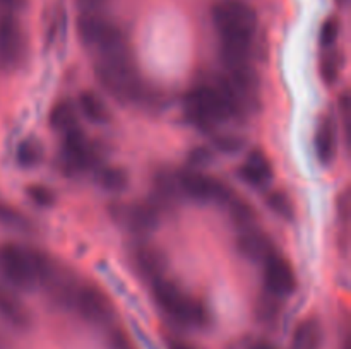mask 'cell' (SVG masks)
Here are the masks:
<instances>
[{
	"mask_svg": "<svg viewBox=\"0 0 351 349\" xmlns=\"http://www.w3.org/2000/svg\"><path fill=\"white\" fill-rule=\"evenodd\" d=\"M184 112L189 122L197 129L209 130L223 120L237 115L240 108L225 86L218 81L216 84L201 82L189 89L184 99Z\"/></svg>",
	"mask_w": 351,
	"mask_h": 349,
	"instance_id": "cell-1",
	"label": "cell"
},
{
	"mask_svg": "<svg viewBox=\"0 0 351 349\" xmlns=\"http://www.w3.org/2000/svg\"><path fill=\"white\" fill-rule=\"evenodd\" d=\"M96 75L103 88L123 101H146L149 98L146 84L137 74L130 51L99 57Z\"/></svg>",
	"mask_w": 351,
	"mask_h": 349,
	"instance_id": "cell-2",
	"label": "cell"
},
{
	"mask_svg": "<svg viewBox=\"0 0 351 349\" xmlns=\"http://www.w3.org/2000/svg\"><path fill=\"white\" fill-rule=\"evenodd\" d=\"M0 272L10 284L27 289L33 284L50 279L53 267L40 252L16 243H5L0 246Z\"/></svg>",
	"mask_w": 351,
	"mask_h": 349,
	"instance_id": "cell-3",
	"label": "cell"
},
{
	"mask_svg": "<svg viewBox=\"0 0 351 349\" xmlns=\"http://www.w3.org/2000/svg\"><path fill=\"white\" fill-rule=\"evenodd\" d=\"M153 294L156 303L180 324L189 327H202L208 324V310L201 301L187 296L180 287L165 277L153 281Z\"/></svg>",
	"mask_w": 351,
	"mask_h": 349,
	"instance_id": "cell-4",
	"label": "cell"
},
{
	"mask_svg": "<svg viewBox=\"0 0 351 349\" xmlns=\"http://www.w3.org/2000/svg\"><path fill=\"white\" fill-rule=\"evenodd\" d=\"M77 29L81 40L89 47L96 48L99 57L130 50L122 29L115 23L98 14V10L82 12V16L79 17Z\"/></svg>",
	"mask_w": 351,
	"mask_h": 349,
	"instance_id": "cell-5",
	"label": "cell"
},
{
	"mask_svg": "<svg viewBox=\"0 0 351 349\" xmlns=\"http://www.w3.org/2000/svg\"><path fill=\"white\" fill-rule=\"evenodd\" d=\"M213 23L221 40H252L257 16L252 7L237 0H225L213 7Z\"/></svg>",
	"mask_w": 351,
	"mask_h": 349,
	"instance_id": "cell-6",
	"label": "cell"
},
{
	"mask_svg": "<svg viewBox=\"0 0 351 349\" xmlns=\"http://www.w3.org/2000/svg\"><path fill=\"white\" fill-rule=\"evenodd\" d=\"M180 192L199 202H221L226 204L233 197L228 185L201 173L199 170H187L178 174Z\"/></svg>",
	"mask_w": 351,
	"mask_h": 349,
	"instance_id": "cell-7",
	"label": "cell"
},
{
	"mask_svg": "<svg viewBox=\"0 0 351 349\" xmlns=\"http://www.w3.org/2000/svg\"><path fill=\"white\" fill-rule=\"evenodd\" d=\"M71 305L77 308L79 313L93 324H106L113 317V305L110 298L93 284L75 286Z\"/></svg>",
	"mask_w": 351,
	"mask_h": 349,
	"instance_id": "cell-8",
	"label": "cell"
},
{
	"mask_svg": "<svg viewBox=\"0 0 351 349\" xmlns=\"http://www.w3.org/2000/svg\"><path fill=\"white\" fill-rule=\"evenodd\" d=\"M264 284L271 296L285 298L297 289V276L285 257L276 252L264 260Z\"/></svg>",
	"mask_w": 351,
	"mask_h": 349,
	"instance_id": "cell-9",
	"label": "cell"
},
{
	"mask_svg": "<svg viewBox=\"0 0 351 349\" xmlns=\"http://www.w3.org/2000/svg\"><path fill=\"white\" fill-rule=\"evenodd\" d=\"M24 55V36L21 24L12 14L0 17V64L14 68L21 64Z\"/></svg>",
	"mask_w": 351,
	"mask_h": 349,
	"instance_id": "cell-10",
	"label": "cell"
},
{
	"mask_svg": "<svg viewBox=\"0 0 351 349\" xmlns=\"http://www.w3.org/2000/svg\"><path fill=\"white\" fill-rule=\"evenodd\" d=\"M64 144H62V154H64V164L69 171L88 170L95 164L96 153L91 144L86 140L79 129H72L62 133Z\"/></svg>",
	"mask_w": 351,
	"mask_h": 349,
	"instance_id": "cell-11",
	"label": "cell"
},
{
	"mask_svg": "<svg viewBox=\"0 0 351 349\" xmlns=\"http://www.w3.org/2000/svg\"><path fill=\"white\" fill-rule=\"evenodd\" d=\"M160 214L161 209L153 201H144L129 205L122 216L132 231L149 233L160 222Z\"/></svg>",
	"mask_w": 351,
	"mask_h": 349,
	"instance_id": "cell-12",
	"label": "cell"
},
{
	"mask_svg": "<svg viewBox=\"0 0 351 349\" xmlns=\"http://www.w3.org/2000/svg\"><path fill=\"white\" fill-rule=\"evenodd\" d=\"M240 178L252 187H266L273 178V166L271 161L263 151L256 149L245 157L239 170Z\"/></svg>",
	"mask_w": 351,
	"mask_h": 349,
	"instance_id": "cell-13",
	"label": "cell"
},
{
	"mask_svg": "<svg viewBox=\"0 0 351 349\" xmlns=\"http://www.w3.org/2000/svg\"><path fill=\"white\" fill-rule=\"evenodd\" d=\"M237 246L245 259L254 260V262H264L267 257L274 253V246L269 236L254 228L243 229L242 236L237 242Z\"/></svg>",
	"mask_w": 351,
	"mask_h": 349,
	"instance_id": "cell-14",
	"label": "cell"
},
{
	"mask_svg": "<svg viewBox=\"0 0 351 349\" xmlns=\"http://www.w3.org/2000/svg\"><path fill=\"white\" fill-rule=\"evenodd\" d=\"M0 315L14 327L24 328L29 325V313L26 307L10 291L0 287Z\"/></svg>",
	"mask_w": 351,
	"mask_h": 349,
	"instance_id": "cell-15",
	"label": "cell"
},
{
	"mask_svg": "<svg viewBox=\"0 0 351 349\" xmlns=\"http://www.w3.org/2000/svg\"><path fill=\"white\" fill-rule=\"evenodd\" d=\"M134 262H136L137 270L143 274L146 279L156 281L158 277H163L161 272L165 269V259L156 248H151V246H143L136 252L134 255Z\"/></svg>",
	"mask_w": 351,
	"mask_h": 349,
	"instance_id": "cell-16",
	"label": "cell"
},
{
	"mask_svg": "<svg viewBox=\"0 0 351 349\" xmlns=\"http://www.w3.org/2000/svg\"><path fill=\"white\" fill-rule=\"evenodd\" d=\"M322 342V327L315 318L300 322L293 332L291 349H319Z\"/></svg>",
	"mask_w": 351,
	"mask_h": 349,
	"instance_id": "cell-17",
	"label": "cell"
},
{
	"mask_svg": "<svg viewBox=\"0 0 351 349\" xmlns=\"http://www.w3.org/2000/svg\"><path fill=\"white\" fill-rule=\"evenodd\" d=\"M315 151L322 164L332 163L336 157V129L329 120L321 123L315 133Z\"/></svg>",
	"mask_w": 351,
	"mask_h": 349,
	"instance_id": "cell-18",
	"label": "cell"
},
{
	"mask_svg": "<svg viewBox=\"0 0 351 349\" xmlns=\"http://www.w3.org/2000/svg\"><path fill=\"white\" fill-rule=\"evenodd\" d=\"M79 108L84 113L86 118L95 123H105L108 120V108L103 99L91 91H84L79 94Z\"/></svg>",
	"mask_w": 351,
	"mask_h": 349,
	"instance_id": "cell-19",
	"label": "cell"
},
{
	"mask_svg": "<svg viewBox=\"0 0 351 349\" xmlns=\"http://www.w3.org/2000/svg\"><path fill=\"white\" fill-rule=\"evenodd\" d=\"M50 125L60 133L77 129V116H75L74 106L69 101L57 103L50 112Z\"/></svg>",
	"mask_w": 351,
	"mask_h": 349,
	"instance_id": "cell-20",
	"label": "cell"
},
{
	"mask_svg": "<svg viewBox=\"0 0 351 349\" xmlns=\"http://www.w3.org/2000/svg\"><path fill=\"white\" fill-rule=\"evenodd\" d=\"M226 205L230 207V214H232V219L235 221V224L242 229H249L252 228L254 222H256L257 214H256V209L249 204L247 201L243 198H239L233 195Z\"/></svg>",
	"mask_w": 351,
	"mask_h": 349,
	"instance_id": "cell-21",
	"label": "cell"
},
{
	"mask_svg": "<svg viewBox=\"0 0 351 349\" xmlns=\"http://www.w3.org/2000/svg\"><path fill=\"white\" fill-rule=\"evenodd\" d=\"M98 183L108 192H123L129 185V174L119 166H105L98 171Z\"/></svg>",
	"mask_w": 351,
	"mask_h": 349,
	"instance_id": "cell-22",
	"label": "cell"
},
{
	"mask_svg": "<svg viewBox=\"0 0 351 349\" xmlns=\"http://www.w3.org/2000/svg\"><path fill=\"white\" fill-rule=\"evenodd\" d=\"M266 202H267V207H269L276 216H280V218L283 219H288V221L293 219L295 205L285 192H271V194L267 195Z\"/></svg>",
	"mask_w": 351,
	"mask_h": 349,
	"instance_id": "cell-23",
	"label": "cell"
},
{
	"mask_svg": "<svg viewBox=\"0 0 351 349\" xmlns=\"http://www.w3.org/2000/svg\"><path fill=\"white\" fill-rule=\"evenodd\" d=\"M16 159L23 168L36 166L41 161V146L36 140H24V142L17 147Z\"/></svg>",
	"mask_w": 351,
	"mask_h": 349,
	"instance_id": "cell-24",
	"label": "cell"
},
{
	"mask_svg": "<svg viewBox=\"0 0 351 349\" xmlns=\"http://www.w3.org/2000/svg\"><path fill=\"white\" fill-rule=\"evenodd\" d=\"M343 58L336 51H329L321 60V77L326 84H332L341 72Z\"/></svg>",
	"mask_w": 351,
	"mask_h": 349,
	"instance_id": "cell-25",
	"label": "cell"
},
{
	"mask_svg": "<svg viewBox=\"0 0 351 349\" xmlns=\"http://www.w3.org/2000/svg\"><path fill=\"white\" fill-rule=\"evenodd\" d=\"M27 197L40 207H50L55 204V194L51 188L45 185H29L27 187Z\"/></svg>",
	"mask_w": 351,
	"mask_h": 349,
	"instance_id": "cell-26",
	"label": "cell"
},
{
	"mask_svg": "<svg viewBox=\"0 0 351 349\" xmlns=\"http://www.w3.org/2000/svg\"><path fill=\"white\" fill-rule=\"evenodd\" d=\"M0 224L12 226V228H26L27 222L23 218V214H19L16 209L0 202Z\"/></svg>",
	"mask_w": 351,
	"mask_h": 349,
	"instance_id": "cell-27",
	"label": "cell"
},
{
	"mask_svg": "<svg viewBox=\"0 0 351 349\" xmlns=\"http://www.w3.org/2000/svg\"><path fill=\"white\" fill-rule=\"evenodd\" d=\"M338 36H339V23L331 17V19L326 21L321 27V34H319V38H321V44L326 48L335 47V43L338 41Z\"/></svg>",
	"mask_w": 351,
	"mask_h": 349,
	"instance_id": "cell-28",
	"label": "cell"
},
{
	"mask_svg": "<svg viewBox=\"0 0 351 349\" xmlns=\"http://www.w3.org/2000/svg\"><path fill=\"white\" fill-rule=\"evenodd\" d=\"M242 139H239L235 135H223L216 139V146L223 153H237L242 147Z\"/></svg>",
	"mask_w": 351,
	"mask_h": 349,
	"instance_id": "cell-29",
	"label": "cell"
},
{
	"mask_svg": "<svg viewBox=\"0 0 351 349\" xmlns=\"http://www.w3.org/2000/svg\"><path fill=\"white\" fill-rule=\"evenodd\" d=\"M191 159L192 163L195 164V168L202 166V164H208L209 161H211V153H209L206 147H199V149H195L194 153L191 154Z\"/></svg>",
	"mask_w": 351,
	"mask_h": 349,
	"instance_id": "cell-30",
	"label": "cell"
},
{
	"mask_svg": "<svg viewBox=\"0 0 351 349\" xmlns=\"http://www.w3.org/2000/svg\"><path fill=\"white\" fill-rule=\"evenodd\" d=\"M108 0H77L79 5L84 9V12H93V10H98L103 3H106Z\"/></svg>",
	"mask_w": 351,
	"mask_h": 349,
	"instance_id": "cell-31",
	"label": "cell"
},
{
	"mask_svg": "<svg viewBox=\"0 0 351 349\" xmlns=\"http://www.w3.org/2000/svg\"><path fill=\"white\" fill-rule=\"evenodd\" d=\"M113 348L115 349H130L129 348V341L123 337L122 334H115L113 335Z\"/></svg>",
	"mask_w": 351,
	"mask_h": 349,
	"instance_id": "cell-32",
	"label": "cell"
},
{
	"mask_svg": "<svg viewBox=\"0 0 351 349\" xmlns=\"http://www.w3.org/2000/svg\"><path fill=\"white\" fill-rule=\"evenodd\" d=\"M23 2L24 0H0V3H2L3 7H7V9H17V7H21Z\"/></svg>",
	"mask_w": 351,
	"mask_h": 349,
	"instance_id": "cell-33",
	"label": "cell"
},
{
	"mask_svg": "<svg viewBox=\"0 0 351 349\" xmlns=\"http://www.w3.org/2000/svg\"><path fill=\"white\" fill-rule=\"evenodd\" d=\"M249 349H276V348H274L273 344H269V342L263 341V342H256V344L250 346Z\"/></svg>",
	"mask_w": 351,
	"mask_h": 349,
	"instance_id": "cell-34",
	"label": "cell"
},
{
	"mask_svg": "<svg viewBox=\"0 0 351 349\" xmlns=\"http://www.w3.org/2000/svg\"><path fill=\"white\" fill-rule=\"evenodd\" d=\"M170 349H192V348H189L187 344H182V342H173V344L170 346Z\"/></svg>",
	"mask_w": 351,
	"mask_h": 349,
	"instance_id": "cell-35",
	"label": "cell"
},
{
	"mask_svg": "<svg viewBox=\"0 0 351 349\" xmlns=\"http://www.w3.org/2000/svg\"><path fill=\"white\" fill-rule=\"evenodd\" d=\"M345 349H350V341L345 342Z\"/></svg>",
	"mask_w": 351,
	"mask_h": 349,
	"instance_id": "cell-36",
	"label": "cell"
}]
</instances>
